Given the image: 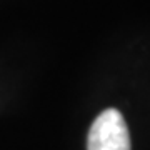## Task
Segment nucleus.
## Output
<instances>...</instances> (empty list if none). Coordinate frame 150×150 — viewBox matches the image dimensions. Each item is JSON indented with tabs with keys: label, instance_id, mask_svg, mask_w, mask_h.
Returning <instances> with one entry per match:
<instances>
[{
	"label": "nucleus",
	"instance_id": "1",
	"mask_svg": "<svg viewBox=\"0 0 150 150\" xmlns=\"http://www.w3.org/2000/svg\"><path fill=\"white\" fill-rule=\"evenodd\" d=\"M87 150H132L129 127L117 108H107L93 120Z\"/></svg>",
	"mask_w": 150,
	"mask_h": 150
}]
</instances>
